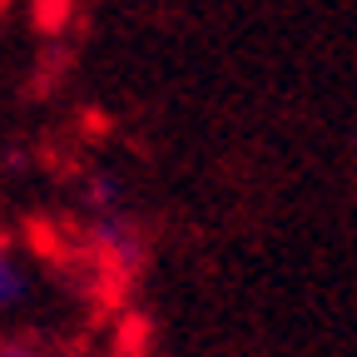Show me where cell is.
<instances>
[{
  "mask_svg": "<svg viewBox=\"0 0 357 357\" xmlns=\"http://www.w3.org/2000/svg\"><path fill=\"white\" fill-rule=\"evenodd\" d=\"M0 357H45V352L30 342H0Z\"/></svg>",
  "mask_w": 357,
  "mask_h": 357,
  "instance_id": "obj_4",
  "label": "cell"
},
{
  "mask_svg": "<svg viewBox=\"0 0 357 357\" xmlns=\"http://www.w3.org/2000/svg\"><path fill=\"white\" fill-rule=\"evenodd\" d=\"M89 238H95L119 268H139L144 243H139V223L129 218V208H105L89 218Z\"/></svg>",
  "mask_w": 357,
  "mask_h": 357,
  "instance_id": "obj_1",
  "label": "cell"
},
{
  "mask_svg": "<svg viewBox=\"0 0 357 357\" xmlns=\"http://www.w3.org/2000/svg\"><path fill=\"white\" fill-rule=\"evenodd\" d=\"M25 293H30V273H25V263L0 243V312L6 307H15V303H25Z\"/></svg>",
  "mask_w": 357,
  "mask_h": 357,
  "instance_id": "obj_2",
  "label": "cell"
},
{
  "mask_svg": "<svg viewBox=\"0 0 357 357\" xmlns=\"http://www.w3.org/2000/svg\"><path fill=\"white\" fill-rule=\"evenodd\" d=\"M84 199H89V208H95V213L124 208V178H119L114 169H95V174L84 178Z\"/></svg>",
  "mask_w": 357,
  "mask_h": 357,
  "instance_id": "obj_3",
  "label": "cell"
}]
</instances>
